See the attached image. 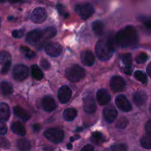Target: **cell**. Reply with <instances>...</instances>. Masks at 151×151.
Wrapping results in <instances>:
<instances>
[{"instance_id":"1","label":"cell","mask_w":151,"mask_h":151,"mask_svg":"<svg viewBox=\"0 0 151 151\" xmlns=\"http://www.w3.org/2000/svg\"><path fill=\"white\" fill-rule=\"evenodd\" d=\"M115 40L117 45L123 48L133 47L139 42V35L133 26H127L116 33Z\"/></svg>"},{"instance_id":"2","label":"cell","mask_w":151,"mask_h":151,"mask_svg":"<svg viewBox=\"0 0 151 151\" xmlns=\"http://www.w3.org/2000/svg\"><path fill=\"white\" fill-rule=\"evenodd\" d=\"M113 53L114 47L110 41L101 40L97 42L96 45V53L99 59L103 62L109 60L113 56Z\"/></svg>"},{"instance_id":"3","label":"cell","mask_w":151,"mask_h":151,"mask_svg":"<svg viewBox=\"0 0 151 151\" xmlns=\"http://www.w3.org/2000/svg\"><path fill=\"white\" fill-rule=\"evenodd\" d=\"M65 74L70 81L73 82H77L85 77V71L79 65H73L67 69Z\"/></svg>"},{"instance_id":"4","label":"cell","mask_w":151,"mask_h":151,"mask_svg":"<svg viewBox=\"0 0 151 151\" xmlns=\"http://www.w3.org/2000/svg\"><path fill=\"white\" fill-rule=\"evenodd\" d=\"M74 10L77 15L84 20L88 19L94 14L93 7L89 3L79 4V5H76Z\"/></svg>"},{"instance_id":"5","label":"cell","mask_w":151,"mask_h":151,"mask_svg":"<svg viewBox=\"0 0 151 151\" xmlns=\"http://www.w3.org/2000/svg\"><path fill=\"white\" fill-rule=\"evenodd\" d=\"M46 139L55 144L60 143L65 137V133L62 130L58 128H49L44 133Z\"/></svg>"},{"instance_id":"6","label":"cell","mask_w":151,"mask_h":151,"mask_svg":"<svg viewBox=\"0 0 151 151\" xmlns=\"http://www.w3.org/2000/svg\"><path fill=\"white\" fill-rule=\"evenodd\" d=\"M28 68L22 64L17 65L13 70V76L14 79L19 82L24 80L28 76Z\"/></svg>"},{"instance_id":"7","label":"cell","mask_w":151,"mask_h":151,"mask_svg":"<svg viewBox=\"0 0 151 151\" xmlns=\"http://www.w3.org/2000/svg\"><path fill=\"white\" fill-rule=\"evenodd\" d=\"M83 109L85 113L88 114L93 113L96 110V104L91 93H87L84 97Z\"/></svg>"},{"instance_id":"8","label":"cell","mask_w":151,"mask_h":151,"mask_svg":"<svg viewBox=\"0 0 151 151\" xmlns=\"http://www.w3.org/2000/svg\"><path fill=\"white\" fill-rule=\"evenodd\" d=\"M44 39L42 30H33L29 32L26 36V42L30 45H37Z\"/></svg>"},{"instance_id":"9","label":"cell","mask_w":151,"mask_h":151,"mask_svg":"<svg viewBox=\"0 0 151 151\" xmlns=\"http://www.w3.org/2000/svg\"><path fill=\"white\" fill-rule=\"evenodd\" d=\"M110 88L114 92H121L125 88L126 83L123 78L119 76H114L110 79Z\"/></svg>"},{"instance_id":"10","label":"cell","mask_w":151,"mask_h":151,"mask_svg":"<svg viewBox=\"0 0 151 151\" xmlns=\"http://www.w3.org/2000/svg\"><path fill=\"white\" fill-rule=\"evenodd\" d=\"M47 18V12L43 8H36L32 11L30 19L36 24L42 23Z\"/></svg>"},{"instance_id":"11","label":"cell","mask_w":151,"mask_h":151,"mask_svg":"<svg viewBox=\"0 0 151 151\" xmlns=\"http://www.w3.org/2000/svg\"><path fill=\"white\" fill-rule=\"evenodd\" d=\"M45 49L47 54L52 57H57L62 52V47L61 45L56 42L47 43Z\"/></svg>"},{"instance_id":"12","label":"cell","mask_w":151,"mask_h":151,"mask_svg":"<svg viewBox=\"0 0 151 151\" xmlns=\"http://www.w3.org/2000/svg\"><path fill=\"white\" fill-rule=\"evenodd\" d=\"M116 104L123 112H129L132 110V105L125 96L119 95L116 98Z\"/></svg>"},{"instance_id":"13","label":"cell","mask_w":151,"mask_h":151,"mask_svg":"<svg viewBox=\"0 0 151 151\" xmlns=\"http://www.w3.org/2000/svg\"><path fill=\"white\" fill-rule=\"evenodd\" d=\"M117 115H118V112L113 106H107L104 107V110H103V116H104V119L108 123H112L115 121Z\"/></svg>"},{"instance_id":"14","label":"cell","mask_w":151,"mask_h":151,"mask_svg":"<svg viewBox=\"0 0 151 151\" xmlns=\"http://www.w3.org/2000/svg\"><path fill=\"white\" fill-rule=\"evenodd\" d=\"M72 95L70 88L68 86H62L58 91V99L62 104H66L69 101Z\"/></svg>"},{"instance_id":"15","label":"cell","mask_w":151,"mask_h":151,"mask_svg":"<svg viewBox=\"0 0 151 151\" xmlns=\"http://www.w3.org/2000/svg\"><path fill=\"white\" fill-rule=\"evenodd\" d=\"M96 99L100 105H105L110 102L111 99L110 93L105 89H100L96 94Z\"/></svg>"},{"instance_id":"16","label":"cell","mask_w":151,"mask_h":151,"mask_svg":"<svg viewBox=\"0 0 151 151\" xmlns=\"http://www.w3.org/2000/svg\"><path fill=\"white\" fill-rule=\"evenodd\" d=\"M42 105L43 109L47 112L53 111L56 107V101L51 96H47L43 99L42 101Z\"/></svg>"},{"instance_id":"17","label":"cell","mask_w":151,"mask_h":151,"mask_svg":"<svg viewBox=\"0 0 151 151\" xmlns=\"http://www.w3.org/2000/svg\"><path fill=\"white\" fill-rule=\"evenodd\" d=\"M81 61L83 65L86 66H92L95 62V57L92 52L90 50H85L81 54Z\"/></svg>"},{"instance_id":"18","label":"cell","mask_w":151,"mask_h":151,"mask_svg":"<svg viewBox=\"0 0 151 151\" xmlns=\"http://www.w3.org/2000/svg\"><path fill=\"white\" fill-rule=\"evenodd\" d=\"M10 108L8 104L0 103V122H5L9 119Z\"/></svg>"},{"instance_id":"19","label":"cell","mask_w":151,"mask_h":151,"mask_svg":"<svg viewBox=\"0 0 151 151\" xmlns=\"http://www.w3.org/2000/svg\"><path fill=\"white\" fill-rule=\"evenodd\" d=\"M147 99V94L145 93V92L140 91L135 93L134 95H133V99L135 104L139 106V107H140V106H142L146 102Z\"/></svg>"},{"instance_id":"20","label":"cell","mask_w":151,"mask_h":151,"mask_svg":"<svg viewBox=\"0 0 151 151\" xmlns=\"http://www.w3.org/2000/svg\"><path fill=\"white\" fill-rule=\"evenodd\" d=\"M14 113L17 117L22 119L23 121H28L30 119V116L24 109L19 106H15L14 107Z\"/></svg>"},{"instance_id":"21","label":"cell","mask_w":151,"mask_h":151,"mask_svg":"<svg viewBox=\"0 0 151 151\" xmlns=\"http://www.w3.org/2000/svg\"><path fill=\"white\" fill-rule=\"evenodd\" d=\"M11 130L15 134L20 136H24L26 134V130L22 123L20 122H15L11 124Z\"/></svg>"},{"instance_id":"22","label":"cell","mask_w":151,"mask_h":151,"mask_svg":"<svg viewBox=\"0 0 151 151\" xmlns=\"http://www.w3.org/2000/svg\"><path fill=\"white\" fill-rule=\"evenodd\" d=\"M0 91L2 95L5 96H8L12 94L13 91H14V88H13L12 85L8 82H2L0 84Z\"/></svg>"},{"instance_id":"23","label":"cell","mask_w":151,"mask_h":151,"mask_svg":"<svg viewBox=\"0 0 151 151\" xmlns=\"http://www.w3.org/2000/svg\"><path fill=\"white\" fill-rule=\"evenodd\" d=\"M77 116V110L74 108L65 109L63 113L64 119L68 122L73 121Z\"/></svg>"},{"instance_id":"24","label":"cell","mask_w":151,"mask_h":151,"mask_svg":"<svg viewBox=\"0 0 151 151\" xmlns=\"http://www.w3.org/2000/svg\"><path fill=\"white\" fill-rule=\"evenodd\" d=\"M17 147L21 151H29L30 150V143L27 139H19L17 142Z\"/></svg>"},{"instance_id":"25","label":"cell","mask_w":151,"mask_h":151,"mask_svg":"<svg viewBox=\"0 0 151 151\" xmlns=\"http://www.w3.org/2000/svg\"><path fill=\"white\" fill-rule=\"evenodd\" d=\"M104 24L101 21H96L92 24L93 31L96 36H101L104 33Z\"/></svg>"},{"instance_id":"26","label":"cell","mask_w":151,"mask_h":151,"mask_svg":"<svg viewBox=\"0 0 151 151\" xmlns=\"http://www.w3.org/2000/svg\"><path fill=\"white\" fill-rule=\"evenodd\" d=\"M31 73L33 79L36 80H41L44 77V74L42 70L40 69L37 65H32L31 67Z\"/></svg>"},{"instance_id":"27","label":"cell","mask_w":151,"mask_h":151,"mask_svg":"<svg viewBox=\"0 0 151 151\" xmlns=\"http://www.w3.org/2000/svg\"><path fill=\"white\" fill-rule=\"evenodd\" d=\"M142 147L145 149H151V133H147L144 135L140 140Z\"/></svg>"},{"instance_id":"28","label":"cell","mask_w":151,"mask_h":151,"mask_svg":"<svg viewBox=\"0 0 151 151\" xmlns=\"http://www.w3.org/2000/svg\"><path fill=\"white\" fill-rule=\"evenodd\" d=\"M42 32L44 39H46V40L54 37L56 35V29L53 27H47V28L42 30Z\"/></svg>"},{"instance_id":"29","label":"cell","mask_w":151,"mask_h":151,"mask_svg":"<svg viewBox=\"0 0 151 151\" xmlns=\"http://www.w3.org/2000/svg\"><path fill=\"white\" fill-rule=\"evenodd\" d=\"M20 51L22 52L24 56L27 59H32V58L36 56V53L33 50H30L29 47H25V46H21L20 47Z\"/></svg>"},{"instance_id":"30","label":"cell","mask_w":151,"mask_h":151,"mask_svg":"<svg viewBox=\"0 0 151 151\" xmlns=\"http://www.w3.org/2000/svg\"><path fill=\"white\" fill-rule=\"evenodd\" d=\"M134 76L138 81L141 82L142 83H146L147 82V76L142 71L137 70L135 72Z\"/></svg>"},{"instance_id":"31","label":"cell","mask_w":151,"mask_h":151,"mask_svg":"<svg viewBox=\"0 0 151 151\" xmlns=\"http://www.w3.org/2000/svg\"><path fill=\"white\" fill-rule=\"evenodd\" d=\"M8 61H11V54L7 51L0 52V64L4 65Z\"/></svg>"},{"instance_id":"32","label":"cell","mask_w":151,"mask_h":151,"mask_svg":"<svg viewBox=\"0 0 151 151\" xmlns=\"http://www.w3.org/2000/svg\"><path fill=\"white\" fill-rule=\"evenodd\" d=\"M128 123V119L126 117H122L117 122L116 127H118L119 129H121V130H123V129H125L127 127Z\"/></svg>"},{"instance_id":"33","label":"cell","mask_w":151,"mask_h":151,"mask_svg":"<svg viewBox=\"0 0 151 151\" xmlns=\"http://www.w3.org/2000/svg\"><path fill=\"white\" fill-rule=\"evenodd\" d=\"M122 61L125 65V67H129L132 65V56L130 53H126L122 56Z\"/></svg>"},{"instance_id":"34","label":"cell","mask_w":151,"mask_h":151,"mask_svg":"<svg viewBox=\"0 0 151 151\" xmlns=\"http://www.w3.org/2000/svg\"><path fill=\"white\" fill-rule=\"evenodd\" d=\"M92 139L95 142H96V143H99V142H104V140L102 133L98 131L94 132V133H92Z\"/></svg>"},{"instance_id":"35","label":"cell","mask_w":151,"mask_h":151,"mask_svg":"<svg viewBox=\"0 0 151 151\" xmlns=\"http://www.w3.org/2000/svg\"><path fill=\"white\" fill-rule=\"evenodd\" d=\"M147 53L142 52V53H139L136 58V62L137 64H143L147 60Z\"/></svg>"},{"instance_id":"36","label":"cell","mask_w":151,"mask_h":151,"mask_svg":"<svg viewBox=\"0 0 151 151\" xmlns=\"http://www.w3.org/2000/svg\"><path fill=\"white\" fill-rule=\"evenodd\" d=\"M127 146L124 144H117L112 146L111 151H127Z\"/></svg>"},{"instance_id":"37","label":"cell","mask_w":151,"mask_h":151,"mask_svg":"<svg viewBox=\"0 0 151 151\" xmlns=\"http://www.w3.org/2000/svg\"><path fill=\"white\" fill-rule=\"evenodd\" d=\"M11 147V143L5 138H0V147L4 149H8Z\"/></svg>"},{"instance_id":"38","label":"cell","mask_w":151,"mask_h":151,"mask_svg":"<svg viewBox=\"0 0 151 151\" xmlns=\"http://www.w3.org/2000/svg\"><path fill=\"white\" fill-rule=\"evenodd\" d=\"M11 61H8L6 63H5L2 66V70H1V73L2 74H6L9 71L10 68H11Z\"/></svg>"},{"instance_id":"39","label":"cell","mask_w":151,"mask_h":151,"mask_svg":"<svg viewBox=\"0 0 151 151\" xmlns=\"http://www.w3.org/2000/svg\"><path fill=\"white\" fill-rule=\"evenodd\" d=\"M57 10H58V11H59V14H60L61 15L64 16L65 17H68V16H69V14H68V13L65 11V7H64L63 5H60V4H59V5H57Z\"/></svg>"},{"instance_id":"40","label":"cell","mask_w":151,"mask_h":151,"mask_svg":"<svg viewBox=\"0 0 151 151\" xmlns=\"http://www.w3.org/2000/svg\"><path fill=\"white\" fill-rule=\"evenodd\" d=\"M24 30L23 29H19V30H16L12 32V35L15 38H21L24 35Z\"/></svg>"},{"instance_id":"41","label":"cell","mask_w":151,"mask_h":151,"mask_svg":"<svg viewBox=\"0 0 151 151\" xmlns=\"http://www.w3.org/2000/svg\"><path fill=\"white\" fill-rule=\"evenodd\" d=\"M40 65H41L42 68L44 70H49L50 68V63H49L48 61L46 60L45 59H42L41 62H40Z\"/></svg>"},{"instance_id":"42","label":"cell","mask_w":151,"mask_h":151,"mask_svg":"<svg viewBox=\"0 0 151 151\" xmlns=\"http://www.w3.org/2000/svg\"><path fill=\"white\" fill-rule=\"evenodd\" d=\"M7 131H8V127H7L6 124L0 123V135L2 136V135L6 134Z\"/></svg>"},{"instance_id":"43","label":"cell","mask_w":151,"mask_h":151,"mask_svg":"<svg viewBox=\"0 0 151 151\" xmlns=\"http://www.w3.org/2000/svg\"><path fill=\"white\" fill-rule=\"evenodd\" d=\"M145 130L147 133H151V119L149 120L145 124Z\"/></svg>"},{"instance_id":"44","label":"cell","mask_w":151,"mask_h":151,"mask_svg":"<svg viewBox=\"0 0 151 151\" xmlns=\"http://www.w3.org/2000/svg\"><path fill=\"white\" fill-rule=\"evenodd\" d=\"M81 151H94V148L92 145H85V146L82 148Z\"/></svg>"},{"instance_id":"45","label":"cell","mask_w":151,"mask_h":151,"mask_svg":"<svg viewBox=\"0 0 151 151\" xmlns=\"http://www.w3.org/2000/svg\"><path fill=\"white\" fill-rule=\"evenodd\" d=\"M124 72L127 75H130L132 73V68L131 66H129V67H124Z\"/></svg>"},{"instance_id":"46","label":"cell","mask_w":151,"mask_h":151,"mask_svg":"<svg viewBox=\"0 0 151 151\" xmlns=\"http://www.w3.org/2000/svg\"><path fill=\"white\" fill-rule=\"evenodd\" d=\"M144 24H145L147 28L151 29V19H148L145 20L144 22Z\"/></svg>"},{"instance_id":"47","label":"cell","mask_w":151,"mask_h":151,"mask_svg":"<svg viewBox=\"0 0 151 151\" xmlns=\"http://www.w3.org/2000/svg\"><path fill=\"white\" fill-rule=\"evenodd\" d=\"M33 131L36 132V133H37V132L40 131V126L39 125V124H33Z\"/></svg>"},{"instance_id":"48","label":"cell","mask_w":151,"mask_h":151,"mask_svg":"<svg viewBox=\"0 0 151 151\" xmlns=\"http://www.w3.org/2000/svg\"><path fill=\"white\" fill-rule=\"evenodd\" d=\"M147 72L148 75L151 77V62H150V64L147 67Z\"/></svg>"},{"instance_id":"49","label":"cell","mask_w":151,"mask_h":151,"mask_svg":"<svg viewBox=\"0 0 151 151\" xmlns=\"http://www.w3.org/2000/svg\"><path fill=\"white\" fill-rule=\"evenodd\" d=\"M8 1H9V2H11V3L14 4V3H17V2H20L21 0H8Z\"/></svg>"},{"instance_id":"50","label":"cell","mask_w":151,"mask_h":151,"mask_svg":"<svg viewBox=\"0 0 151 151\" xmlns=\"http://www.w3.org/2000/svg\"><path fill=\"white\" fill-rule=\"evenodd\" d=\"M67 147H68V150H71L72 149V145L70 143L68 144V145H67Z\"/></svg>"},{"instance_id":"51","label":"cell","mask_w":151,"mask_h":151,"mask_svg":"<svg viewBox=\"0 0 151 151\" xmlns=\"http://www.w3.org/2000/svg\"><path fill=\"white\" fill-rule=\"evenodd\" d=\"M6 2V0H0V4L1 3H4V2Z\"/></svg>"},{"instance_id":"52","label":"cell","mask_w":151,"mask_h":151,"mask_svg":"<svg viewBox=\"0 0 151 151\" xmlns=\"http://www.w3.org/2000/svg\"><path fill=\"white\" fill-rule=\"evenodd\" d=\"M150 111L151 112V104H150Z\"/></svg>"},{"instance_id":"53","label":"cell","mask_w":151,"mask_h":151,"mask_svg":"<svg viewBox=\"0 0 151 151\" xmlns=\"http://www.w3.org/2000/svg\"><path fill=\"white\" fill-rule=\"evenodd\" d=\"M0 24H1V22H0Z\"/></svg>"}]
</instances>
